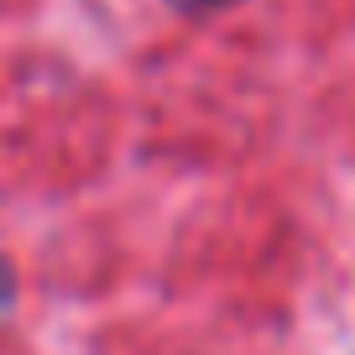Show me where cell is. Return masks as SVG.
Here are the masks:
<instances>
[{
    "mask_svg": "<svg viewBox=\"0 0 355 355\" xmlns=\"http://www.w3.org/2000/svg\"><path fill=\"white\" fill-rule=\"evenodd\" d=\"M11 303H16V272H11V261L0 256V319L11 313Z\"/></svg>",
    "mask_w": 355,
    "mask_h": 355,
    "instance_id": "1",
    "label": "cell"
},
{
    "mask_svg": "<svg viewBox=\"0 0 355 355\" xmlns=\"http://www.w3.org/2000/svg\"><path fill=\"white\" fill-rule=\"evenodd\" d=\"M183 11H220V6H235V0H173Z\"/></svg>",
    "mask_w": 355,
    "mask_h": 355,
    "instance_id": "2",
    "label": "cell"
}]
</instances>
